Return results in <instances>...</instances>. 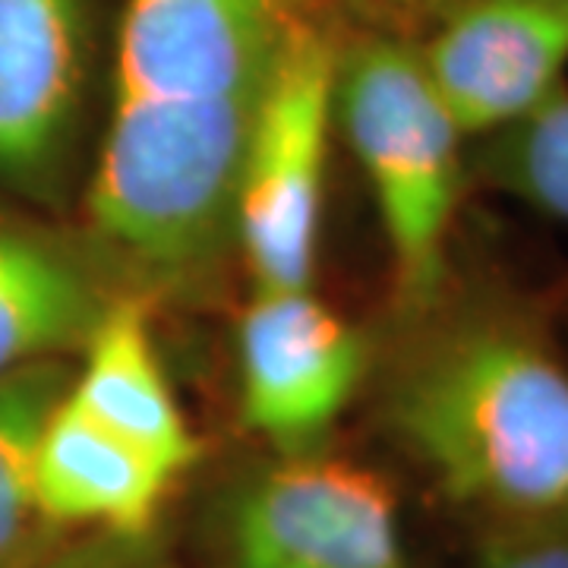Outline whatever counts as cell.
I'll list each match as a JSON object with an SVG mask.
<instances>
[{
	"instance_id": "8992f818",
	"label": "cell",
	"mask_w": 568,
	"mask_h": 568,
	"mask_svg": "<svg viewBox=\"0 0 568 568\" xmlns=\"http://www.w3.org/2000/svg\"><path fill=\"white\" fill-rule=\"evenodd\" d=\"M241 414L275 455L320 452L366 369V342L313 294L253 291L237 328Z\"/></svg>"
},
{
	"instance_id": "6da1fadb",
	"label": "cell",
	"mask_w": 568,
	"mask_h": 568,
	"mask_svg": "<svg viewBox=\"0 0 568 568\" xmlns=\"http://www.w3.org/2000/svg\"><path fill=\"white\" fill-rule=\"evenodd\" d=\"M301 17L297 0H126L85 203L145 278L205 282L231 253L246 140Z\"/></svg>"
},
{
	"instance_id": "7c38bea8",
	"label": "cell",
	"mask_w": 568,
	"mask_h": 568,
	"mask_svg": "<svg viewBox=\"0 0 568 568\" xmlns=\"http://www.w3.org/2000/svg\"><path fill=\"white\" fill-rule=\"evenodd\" d=\"M73 383L67 361H39L0 376V568H41L63 544L36 496L44 424Z\"/></svg>"
},
{
	"instance_id": "30bf717a",
	"label": "cell",
	"mask_w": 568,
	"mask_h": 568,
	"mask_svg": "<svg viewBox=\"0 0 568 568\" xmlns=\"http://www.w3.org/2000/svg\"><path fill=\"white\" fill-rule=\"evenodd\" d=\"M174 484L168 467L95 424L70 395L51 410L36 458V496L51 528L155 530Z\"/></svg>"
},
{
	"instance_id": "7a4b0ae2",
	"label": "cell",
	"mask_w": 568,
	"mask_h": 568,
	"mask_svg": "<svg viewBox=\"0 0 568 568\" xmlns=\"http://www.w3.org/2000/svg\"><path fill=\"white\" fill-rule=\"evenodd\" d=\"M383 420L477 537L568 511V357L496 291H446L410 316Z\"/></svg>"
},
{
	"instance_id": "4fadbf2b",
	"label": "cell",
	"mask_w": 568,
	"mask_h": 568,
	"mask_svg": "<svg viewBox=\"0 0 568 568\" xmlns=\"http://www.w3.org/2000/svg\"><path fill=\"white\" fill-rule=\"evenodd\" d=\"M470 171L489 190L568 227V92L503 133L477 140Z\"/></svg>"
},
{
	"instance_id": "ba28073f",
	"label": "cell",
	"mask_w": 568,
	"mask_h": 568,
	"mask_svg": "<svg viewBox=\"0 0 568 568\" xmlns=\"http://www.w3.org/2000/svg\"><path fill=\"white\" fill-rule=\"evenodd\" d=\"M89 80L85 0H0V183H61Z\"/></svg>"
},
{
	"instance_id": "8fae6325",
	"label": "cell",
	"mask_w": 568,
	"mask_h": 568,
	"mask_svg": "<svg viewBox=\"0 0 568 568\" xmlns=\"http://www.w3.org/2000/svg\"><path fill=\"white\" fill-rule=\"evenodd\" d=\"M70 402L95 424L168 467L178 480L200 462L203 446L174 398L140 297L121 294L82 347Z\"/></svg>"
},
{
	"instance_id": "9c48e42d",
	"label": "cell",
	"mask_w": 568,
	"mask_h": 568,
	"mask_svg": "<svg viewBox=\"0 0 568 568\" xmlns=\"http://www.w3.org/2000/svg\"><path fill=\"white\" fill-rule=\"evenodd\" d=\"M118 297L80 246L0 215V376L82 354Z\"/></svg>"
},
{
	"instance_id": "3957f363",
	"label": "cell",
	"mask_w": 568,
	"mask_h": 568,
	"mask_svg": "<svg viewBox=\"0 0 568 568\" xmlns=\"http://www.w3.org/2000/svg\"><path fill=\"white\" fill-rule=\"evenodd\" d=\"M335 118L379 209L395 294L414 316L448 284V244L467 174L465 133L439 102L417 44L395 36L338 44Z\"/></svg>"
},
{
	"instance_id": "277c9868",
	"label": "cell",
	"mask_w": 568,
	"mask_h": 568,
	"mask_svg": "<svg viewBox=\"0 0 568 568\" xmlns=\"http://www.w3.org/2000/svg\"><path fill=\"white\" fill-rule=\"evenodd\" d=\"M205 568H410L398 493L325 448L272 455L215 496Z\"/></svg>"
},
{
	"instance_id": "52a82bcc",
	"label": "cell",
	"mask_w": 568,
	"mask_h": 568,
	"mask_svg": "<svg viewBox=\"0 0 568 568\" xmlns=\"http://www.w3.org/2000/svg\"><path fill=\"white\" fill-rule=\"evenodd\" d=\"M426 77L465 140H487L566 92L568 0H462L429 17Z\"/></svg>"
},
{
	"instance_id": "2e32d148",
	"label": "cell",
	"mask_w": 568,
	"mask_h": 568,
	"mask_svg": "<svg viewBox=\"0 0 568 568\" xmlns=\"http://www.w3.org/2000/svg\"><path fill=\"white\" fill-rule=\"evenodd\" d=\"M395 10H402L407 17H417V20H429V17H436L439 10H446V7H455V3H462V0H388Z\"/></svg>"
},
{
	"instance_id": "9a60e30c",
	"label": "cell",
	"mask_w": 568,
	"mask_h": 568,
	"mask_svg": "<svg viewBox=\"0 0 568 568\" xmlns=\"http://www.w3.org/2000/svg\"><path fill=\"white\" fill-rule=\"evenodd\" d=\"M41 568H171L159 540V528L142 534L82 530V537L61 544Z\"/></svg>"
},
{
	"instance_id": "5b68a950",
	"label": "cell",
	"mask_w": 568,
	"mask_h": 568,
	"mask_svg": "<svg viewBox=\"0 0 568 568\" xmlns=\"http://www.w3.org/2000/svg\"><path fill=\"white\" fill-rule=\"evenodd\" d=\"M335 63L338 41L304 13L268 77L237 181L234 246L253 291L313 287Z\"/></svg>"
},
{
	"instance_id": "5bb4252c",
	"label": "cell",
	"mask_w": 568,
	"mask_h": 568,
	"mask_svg": "<svg viewBox=\"0 0 568 568\" xmlns=\"http://www.w3.org/2000/svg\"><path fill=\"white\" fill-rule=\"evenodd\" d=\"M467 568H568V511L480 534Z\"/></svg>"
}]
</instances>
